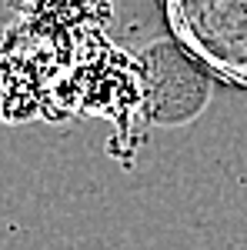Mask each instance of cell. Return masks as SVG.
I'll return each instance as SVG.
<instances>
[{"instance_id": "1", "label": "cell", "mask_w": 247, "mask_h": 250, "mask_svg": "<svg viewBox=\"0 0 247 250\" xmlns=\"http://www.w3.org/2000/svg\"><path fill=\"white\" fill-rule=\"evenodd\" d=\"M171 23L217 77L247 83V0H171Z\"/></svg>"}]
</instances>
